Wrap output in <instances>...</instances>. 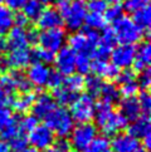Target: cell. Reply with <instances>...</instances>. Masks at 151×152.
<instances>
[{
    "instance_id": "6da1fadb",
    "label": "cell",
    "mask_w": 151,
    "mask_h": 152,
    "mask_svg": "<svg viewBox=\"0 0 151 152\" xmlns=\"http://www.w3.org/2000/svg\"><path fill=\"white\" fill-rule=\"evenodd\" d=\"M95 119L105 137H113L126 128L127 121L108 103L100 101L95 107Z\"/></svg>"
},
{
    "instance_id": "f5cc1de1",
    "label": "cell",
    "mask_w": 151,
    "mask_h": 152,
    "mask_svg": "<svg viewBox=\"0 0 151 152\" xmlns=\"http://www.w3.org/2000/svg\"><path fill=\"white\" fill-rule=\"evenodd\" d=\"M29 20L26 19V17L23 13H18L17 15H14V24L15 26H19V28H25L28 25Z\"/></svg>"
},
{
    "instance_id": "7dc6e473",
    "label": "cell",
    "mask_w": 151,
    "mask_h": 152,
    "mask_svg": "<svg viewBox=\"0 0 151 152\" xmlns=\"http://www.w3.org/2000/svg\"><path fill=\"white\" fill-rule=\"evenodd\" d=\"M0 87L5 91V92H8L9 94H14L15 92V87H14V83H13V79L12 77H10V74L9 73H5L3 75H0Z\"/></svg>"
},
{
    "instance_id": "ffe728a7",
    "label": "cell",
    "mask_w": 151,
    "mask_h": 152,
    "mask_svg": "<svg viewBox=\"0 0 151 152\" xmlns=\"http://www.w3.org/2000/svg\"><path fill=\"white\" fill-rule=\"evenodd\" d=\"M150 62H151V47L149 42H141L137 48H135V59L132 66L137 72H142V70L149 68Z\"/></svg>"
},
{
    "instance_id": "6125c7cd",
    "label": "cell",
    "mask_w": 151,
    "mask_h": 152,
    "mask_svg": "<svg viewBox=\"0 0 151 152\" xmlns=\"http://www.w3.org/2000/svg\"><path fill=\"white\" fill-rule=\"evenodd\" d=\"M1 1H3V0H0V5H1Z\"/></svg>"
},
{
    "instance_id": "74e56055",
    "label": "cell",
    "mask_w": 151,
    "mask_h": 152,
    "mask_svg": "<svg viewBox=\"0 0 151 152\" xmlns=\"http://www.w3.org/2000/svg\"><path fill=\"white\" fill-rule=\"evenodd\" d=\"M123 15V8L121 4H116V5H111V8H107L106 12L103 14V18L107 21H111V23H113V21H116L118 18H121Z\"/></svg>"
},
{
    "instance_id": "44dd1931",
    "label": "cell",
    "mask_w": 151,
    "mask_h": 152,
    "mask_svg": "<svg viewBox=\"0 0 151 152\" xmlns=\"http://www.w3.org/2000/svg\"><path fill=\"white\" fill-rule=\"evenodd\" d=\"M7 44H8V52L13 49H20V48H28V42H26L25 29L14 26L7 33Z\"/></svg>"
},
{
    "instance_id": "484cf974",
    "label": "cell",
    "mask_w": 151,
    "mask_h": 152,
    "mask_svg": "<svg viewBox=\"0 0 151 152\" xmlns=\"http://www.w3.org/2000/svg\"><path fill=\"white\" fill-rule=\"evenodd\" d=\"M9 74H10V77H12V79H13L15 91H19L20 93L32 91V84L29 83L28 78H26V74L23 72V70L14 69Z\"/></svg>"
},
{
    "instance_id": "4316f807",
    "label": "cell",
    "mask_w": 151,
    "mask_h": 152,
    "mask_svg": "<svg viewBox=\"0 0 151 152\" xmlns=\"http://www.w3.org/2000/svg\"><path fill=\"white\" fill-rule=\"evenodd\" d=\"M14 25L13 10L0 5V37H4Z\"/></svg>"
},
{
    "instance_id": "60d3db41",
    "label": "cell",
    "mask_w": 151,
    "mask_h": 152,
    "mask_svg": "<svg viewBox=\"0 0 151 152\" xmlns=\"http://www.w3.org/2000/svg\"><path fill=\"white\" fill-rule=\"evenodd\" d=\"M117 83L122 86V84H126V83H131L136 80V72L131 68H127V69H122L120 70V73L117 75Z\"/></svg>"
},
{
    "instance_id": "9f6ffc18",
    "label": "cell",
    "mask_w": 151,
    "mask_h": 152,
    "mask_svg": "<svg viewBox=\"0 0 151 152\" xmlns=\"http://www.w3.org/2000/svg\"><path fill=\"white\" fill-rule=\"evenodd\" d=\"M0 152H10V148H9V145L4 141H0Z\"/></svg>"
},
{
    "instance_id": "d6a6232c",
    "label": "cell",
    "mask_w": 151,
    "mask_h": 152,
    "mask_svg": "<svg viewBox=\"0 0 151 152\" xmlns=\"http://www.w3.org/2000/svg\"><path fill=\"white\" fill-rule=\"evenodd\" d=\"M84 152H112L110 141L105 136H97Z\"/></svg>"
},
{
    "instance_id": "2e32d148",
    "label": "cell",
    "mask_w": 151,
    "mask_h": 152,
    "mask_svg": "<svg viewBox=\"0 0 151 152\" xmlns=\"http://www.w3.org/2000/svg\"><path fill=\"white\" fill-rule=\"evenodd\" d=\"M7 61L9 64V68L23 70L24 68H28L32 64V50L29 48H20V49L9 50Z\"/></svg>"
},
{
    "instance_id": "ac0fdd59",
    "label": "cell",
    "mask_w": 151,
    "mask_h": 152,
    "mask_svg": "<svg viewBox=\"0 0 151 152\" xmlns=\"http://www.w3.org/2000/svg\"><path fill=\"white\" fill-rule=\"evenodd\" d=\"M91 70L101 79L105 78L110 82L116 80L118 73H120V69L116 68L112 63H108L107 61H97V59H95L91 64Z\"/></svg>"
},
{
    "instance_id": "91938a15",
    "label": "cell",
    "mask_w": 151,
    "mask_h": 152,
    "mask_svg": "<svg viewBox=\"0 0 151 152\" xmlns=\"http://www.w3.org/2000/svg\"><path fill=\"white\" fill-rule=\"evenodd\" d=\"M37 1H39L40 4H51L54 1V0H37Z\"/></svg>"
},
{
    "instance_id": "b9f144b4",
    "label": "cell",
    "mask_w": 151,
    "mask_h": 152,
    "mask_svg": "<svg viewBox=\"0 0 151 152\" xmlns=\"http://www.w3.org/2000/svg\"><path fill=\"white\" fill-rule=\"evenodd\" d=\"M139 86L135 82L131 83H126V84H122L118 87V91H120V94L123 97V98H130V97H135L139 93Z\"/></svg>"
},
{
    "instance_id": "4dcf8cb0",
    "label": "cell",
    "mask_w": 151,
    "mask_h": 152,
    "mask_svg": "<svg viewBox=\"0 0 151 152\" xmlns=\"http://www.w3.org/2000/svg\"><path fill=\"white\" fill-rule=\"evenodd\" d=\"M21 9H23V14L25 15L26 19H28L29 21L30 20H37L38 17L40 15L42 10H43V4L37 1V0H28Z\"/></svg>"
},
{
    "instance_id": "83f0119b",
    "label": "cell",
    "mask_w": 151,
    "mask_h": 152,
    "mask_svg": "<svg viewBox=\"0 0 151 152\" xmlns=\"http://www.w3.org/2000/svg\"><path fill=\"white\" fill-rule=\"evenodd\" d=\"M133 23L136 24L140 29H141L144 33L147 31L151 24V10L149 7H145L142 9H140L139 12L133 13Z\"/></svg>"
},
{
    "instance_id": "db71d44e",
    "label": "cell",
    "mask_w": 151,
    "mask_h": 152,
    "mask_svg": "<svg viewBox=\"0 0 151 152\" xmlns=\"http://www.w3.org/2000/svg\"><path fill=\"white\" fill-rule=\"evenodd\" d=\"M9 69V64L7 61V57L4 54H0V75H3L8 72Z\"/></svg>"
},
{
    "instance_id": "1f68e13d",
    "label": "cell",
    "mask_w": 151,
    "mask_h": 152,
    "mask_svg": "<svg viewBox=\"0 0 151 152\" xmlns=\"http://www.w3.org/2000/svg\"><path fill=\"white\" fill-rule=\"evenodd\" d=\"M56 54L49 50H45L43 48H37V49L32 50V63H42V64H51L54 62Z\"/></svg>"
},
{
    "instance_id": "7c38bea8",
    "label": "cell",
    "mask_w": 151,
    "mask_h": 152,
    "mask_svg": "<svg viewBox=\"0 0 151 152\" xmlns=\"http://www.w3.org/2000/svg\"><path fill=\"white\" fill-rule=\"evenodd\" d=\"M56 107L57 103L52 94L48 92H40L38 96H35V101L30 111L37 119H44Z\"/></svg>"
},
{
    "instance_id": "5bb4252c",
    "label": "cell",
    "mask_w": 151,
    "mask_h": 152,
    "mask_svg": "<svg viewBox=\"0 0 151 152\" xmlns=\"http://www.w3.org/2000/svg\"><path fill=\"white\" fill-rule=\"evenodd\" d=\"M37 25L38 28L42 30H51V29H57V28H62L63 25V20L61 14L58 13V10L56 8L48 7V8H43L40 15L38 17Z\"/></svg>"
},
{
    "instance_id": "94428289",
    "label": "cell",
    "mask_w": 151,
    "mask_h": 152,
    "mask_svg": "<svg viewBox=\"0 0 151 152\" xmlns=\"http://www.w3.org/2000/svg\"><path fill=\"white\" fill-rule=\"evenodd\" d=\"M136 152H146V151H145V150H144V148H142V147H141V148H140V150H137V151H136Z\"/></svg>"
},
{
    "instance_id": "ba28073f",
    "label": "cell",
    "mask_w": 151,
    "mask_h": 152,
    "mask_svg": "<svg viewBox=\"0 0 151 152\" xmlns=\"http://www.w3.org/2000/svg\"><path fill=\"white\" fill-rule=\"evenodd\" d=\"M66 39H67L66 31L62 28L43 30L42 33H39V37H38V44L43 49L49 50L56 54L58 50H61L63 48Z\"/></svg>"
},
{
    "instance_id": "52a82bcc",
    "label": "cell",
    "mask_w": 151,
    "mask_h": 152,
    "mask_svg": "<svg viewBox=\"0 0 151 152\" xmlns=\"http://www.w3.org/2000/svg\"><path fill=\"white\" fill-rule=\"evenodd\" d=\"M71 146L77 152H84L97 137V127L93 123H79L71 132Z\"/></svg>"
},
{
    "instance_id": "d6986e66",
    "label": "cell",
    "mask_w": 151,
    "mask_h": 152,
    "mask_svg": "<svg viewBox=\"0 0 151 152\" xmlns=\"http://www.w3.org/2000/svg\"><path fill=\"white\" fill-rule=\"evenodd\" d=\"M151 131V122L149 115H141L137 119H135L133 122L128 126V134H131L132 137L136 140H144L150 136Z\"/></svg>"
},
{
    "instance_id": "f6af8a7d",
    "label": "cell",
    "mask_w": 151,
    "mask_h": 152,
    "mask_svg": "<svg viewBox=\"0 0 151 152\" xmlns=\"http://www.w3.org/2000/svg\"><path fill=\"white\" fill-rule=\"evenodd\" d=\"M47 151L48 152H71L72 146L67 138H59V140H56L54 143L52 145V147Z\"/></svg>"
},
{
    "instance_id": "603a6c76",
    "label": "cell",
    "mask_w": 151,
    "mask_h": 152,
    "mask_svg": "<svg viewBox=\"0 0 151 152\" xmlns=\"http://www.w3.org/2000/svg\"><path fill=\"white\" fill-rule=\"evenodd\" d=\"M100 97L101 101L105 103H108V104H115V103L121 101V94L120 91H118V86L115 84L113 82H106L103 83L100 92Z\"/></svg>"
},
{
    "instance_id": "681fc988",
    "label": "cell",
    "mask_w": 151,
    "mask_h": 152,
    "mask_svg": "<svg viewBox=\"0 0 151 152\" xmlns=\"http://www.w3.org/2000/svg\"><path fill=\"white\" fill-rule=\"evenodd\" d=\"M13 102V96L5 92L1 87H0V107H9Z\"/></svg>"
},
{
    "instance_id": "ab89813d",
    "label": "cell",
    "mask_w": 151,
    "mask_h": 152,
    "mask_svg": "<svg viewBox=\"0 0 151 152\" xmlns=\"http://www.w3.org/2000/svg\"><path fill=\"white\" fill-rule=\"evenodd\" d=\"M145 7H149V0H125L122 8L128 13H136Z\"/></svg>"
},
{
    "instance_id": "680465c9",
    "label": "cell",
    "mask_w": 151,
    "mask_h": 152,
    "mask_svg": "<svg viewBox=\"0 0 151 152\" xmlns=\"http://www.w3.org/2000/svg\"><path fill=\"white\" fill-rule=\"evenodd\" d=\"M23 152H42V151H39V150H37V148H34V147H28L26 150H24Z\"/></svg>"
},
{
    "instance_id": "836d02e7",
    "label": "cell",
    "mask_w": 151,
    "mask_h": 152,
    "mask_svg": "<svg viewBox=\"0 0 151 152\" xmlns=\"http://www.w3.org/2000/svg\"><path fill=\"white\" fill-rule=\"evenodd\" d=\"M84 24L87 25V28L91 30H101V29H105L106 26V20L103 18V15L101 14H93V13H89L87 14L84 20Z\"/></svg>"
},
{
    "instance_id": "8992f818",
    "label": "cell",
    "mask_w": 151,
    "mask_h": 152,
    "mask_svg": "<svg viewBox=\"0 0 151 152\" xmlns=\"http://www.w3.org/2000/svg\"><path fill=\"white\" fill-rule=\"evenodd\" d=\"M95 98L89 94H79L78 98L71 104V116L78 123H89L95 118Z\"/></svg>"
},
{
    "instance_id": "7a4b0ae2",
    "label": "cell",
    "mask_w": 151,
    "mask_h": 152,
    "mask_svg": "<svg viewBox=\"0 0 151 152\" xmlns=\"http://www.w3.org/2000/svg\"><path fill=\"white\" fill-rule=\"evenodd\" d=\"M58 13L61 14L63 24L71 31H79L83 28L87 17V7L84 0H57Z\"/></svg>"
},
{
    "instance_id": "9a60e30c",
    "label": "cell",
    "mask_w": 151,
    "mask_h": 152,
    "mask_svg": "<svg viewBox=\"0 0 151 152\" xmlns=\"http://www.w3.org/2000/svg\"><path fill=\"white\" fill-rule=\"evenodd\" d=\"M51 69L45 64L42 63H32L26 70V78H28L29 83L38 88H43L47 86L48 77H49Z\"/></svg>"
},
{
    "instance_id": "7bdbcfd3",
    "label": "cell",
    "mask_w": 151,
    "mask_h": 152,
    "mask_svg": "<svg viewBox=\"0 0 151 152\" xmlns=\"http://www.w3.org/2000/svg\"><path fill=\"white\" fill-rule=\"evenodd\" d=\"M86 7H87V10H89V13L101 15H103L106 9L108 8L105 0H89L88 4H86Z\"/></svg>"
},
{
    "instance_id": "8fae6325",
    "label": "cell",
    "mask_w": 151,
    "mask_h": 152,
    "mask_svg": "<svg viewBox=\"0 0 151 152\" xmlns=\"http://www.w3.org/2000/svg\"><path fill=\"white\" fill-rule=\"evenodd\" d=\"M54 64L57 72L61 73L63 77L74 74L76 72V53L69 47H63L61 50L57 52L54 57Z\"/></svg>"
},
{
    "instance_id": "cb8c5ba5",
    "label": "cell",
    "mask_w": 151,
    "mask_h": 152,
    "mask_svg": "<svg viewBox=\"0 0 151 152\" xmlns=\"http://www.w3.org/2000/svg\"><path fill=\"white\" fill-rule=\"evenodd\" d=\"M20 117L21 116H13L10 123L0 131V138H1L4 142L5 141L9 142V141H12L13 138H15L19 134H25V133H23V131H21V128H20Z\"/></svg>"
},
{
    "instance_id": "7402d4cb",
    "label": "cell",
    "mask_w": 151,
    "mask_h": 152,
    "mask_svg": "<svg viewBox=\"0 0 151 152\" xmlns=\"http://www.w3.org/2000/svg\"><path fill=\"white\" fill-rule=\"evenodd\" d=\"M35 93L34 92H24V93L18 94L15 98H13L12 106L13 110L18 113V115H24V113L29 112L33 107V103L35 101Z\"/></svg>"
},
{
    "instance_id": "f35d334b",
    "label": "cell",
    "mask_w": 151,
    "mask_h": 152,
    "mask_svg": "<svg viewBox=\"0 0 151 152\" xmlns=\"http://www.w3.org/2000/svg\"><path fill=\"white\" fill-rule=\"evenodd\" d=\"M37 126H38V119L33 115L20 117V128H21V131H23V133L26 134V133L32 132Z\"/></svg>"
},
{
    "instance_id": "d4e9b609",
    "label": "cell",
    "mask_w": 151,
    "mask_h": 152,
    "mask_svg": "<svg viewBox=\"0 0 151 152\" xmlns=\"http://www.w3.org/2000/svg\"><path fill=\"white\" fill-rule=\"evenodd\" d=\"M77 93H74V92L69 91L67 88H64L63 86H61L59 88L54 89L53 91V94L52 97L54 98L56 103H58V104H61V107H66V106H71L72 103L78 98Z\"/></svg>"
},
{
    "instance_id": "e0dca14e",
    "label": "cell",
    "mask_w": 151,
    "mask_h": 152,
    "mask_svg": "<svg viewBox=\"0 0 151 152\" xmlns=\"http://www.w3.org/2000/svg\"><path fill=\"white\" fill-rule=\"evenodd\" d=\"M118 113L128 122H133L135 119H137L140 116L142 115L141 110H140L139 102L136 99V97H130V98H123L120 101L118 104Z\"/></svg>"
},
{
    "instance_id": "11a10c76",
    "label": "cell",
    "mask_w": 151,
    "mask_h": 152,
    "mask_svg": "<svg viewBox=\"0 0 151 152\" xmlns=\"http://www.w3.org/2000/svg\"><path fill=\"white\" fill-rule=\"evenodd\" d=\"M4 52H8L7 39H5L4 37H0V54H3Z\"/></svg>"
},
{
    "instance_id": "f1b7e54d",
    "label": "cell",
    "mask_w": 151,
    "mask_h": 152,
    "mask_svg": "<svg viewBox=\"0 0 151 152\" xmlns=\"http://www.w3.org/2000/svg\"><path fill=\"white\" fill-rule=\"evenodd\" d=\"M62 86L64 88L79 94L84 88V78H83V75H81V74H71L63 79Z\"/></svg>"
},
{
    "instance_id": "8d00e7d4",
    "label": "cell",
    "mask_w": 151,
    "mask_h": 152,
    "mask_svg": "<svg viewBox=\"0 0 151 152\" xmlns=\"http://www.w3.org/2000/svg\"><path fill=\"white\" fill-rule=\"evenodd\" d=\"M9 148L13 150L14 152H23L24 150L28 148V137L26 134H19L12 141H9Z\"/></svg>"
},
{
    "instance_id": "f546056e",
    "label": "cell",
    "mask_w": 151,
    "mask_h": 152,
    "mask_svg": "<svg viewBox=\"0 0 151 152\" xmlns=\"http://www.w3.org/2000/svg\"><path fill=\"white\" fill-rule=\"evenodd\" d=\"M103 83H105L103 80L100 77H97V75L95 74L88 75L87 78H84V88L87 89V94L93 97V98L95 97H98Z\"/></svg>"
},
{
    "instance_id": "bcb514c9",
    "label": "cell",
    "mask_w": 151,
    "mask_h": 152,
    "mask_svg": "<svg viewBox=\"0 0 151 152\" xmlns=\"http://www.w3.org/2000/svg\"><path fill=\"white\" fill-rule=\"evenodd\" d=\"M63 79H64V77L61 73H58L57 70H51L49 77H48L47 87L48 88H51L52 91H54V89L59 88V87L63 84Z\"/></svg>"
},
{
    "instance_id": "277c9868",
    "label": "cell",
    "mask_w": 151,
    "mask_h": 152,
    "mask_svg": "<svg viewBox=\"0 0 151 152\" xmlns=\"http://www.w3.org/2000/svg\"><path fill=\"white\" fill-rule=\"evenodd\" d=\"M112 31L116 37V40L121 44L133 45L135 43H139L144 39V31L133 23L130 17L122 15L116 21H113Z\"/></svg>"
},
{
    "instance_id": "5b68a950",
    "label": "cell",
    "mask_w": 151,
    "mask_h": 152,
    "mask_svg": "<svg viewBox=\"0 0 151 152\" xmlns=\"http://www.w3.org/2000/svg\"><path fill=\"white\" fill-rule=\"evenodd\" d=\"M44 122L53 133L59 136V138H66L74 128V121L71 113L64 107H56L44 118Z\"/></svg>"
},
{
    "instance_id": "ee69618b",
    "label": "cell",
    "mask_w": 151,
    "mask_h": 152,
    "mask_svg": "<svg viewBox=\"0 0 151 152\" xmlns=\"http://www.w3.org/2000/svg\"><path fill=\"white\" fill-rule=\"evenodd\" d=\"M136 83L139 86V88H141V91L149 89V87L151 84V72L149 68L140 72V74L136 75Z\"/></svg>"
},
{
    "instance_id": "4fadbf2b",
    "label": "cell",
    "mask_w": 151,
    "mask_h": 152,
    "mask_svg": "<svg viewBox=\"0 0 151 152\" xmlns=\"http://www.w3.org/2000/svg\"><path fill=\"white\" fill-rule=\"evenodd\" d=\"M112 152H136L141 148L140 141L127 132H120L110 141Z\"/></svg>"
},
{
    "instance_id": "9c48e42d",
    "label": "cell",
    "mask_w": 151,
    "mask_h": 152,
    "mask_svg": "<svg viewBox=\"0 0 151 152\" xmlns=\"http://www.w3.org/2000/svg\"><path fill=\"white\" fill-rule=\"evenodd\" d=\"M56 141V134L45 124H38L32 132L28 133V143L39 151H47Z\"/></svg>"
},
{
    "instance_id": "3957f363",
    "label": "cell",
    "mask_w": 151,
    "mask_h": 152,
    "mask_svg": "<svg viewBox=\"0 0 151 152\" xmlns=\"http://www.w3.org/2000/svg\"><path fill=\"white\" fill-rule=\"evenodd\" d=\"M100 43V34L96 30L84 29L82 31H76L68 38L69 48L76 54H83L89 58L93 57L95 50Z\"/></svg>"
},
{
    "instance_id": "d590c367",
    "label": "cell",
    "mask_w": 151,
    "mask_h": 152,
    "mask_svg": "<svg viewBox=\"0 0 151 152\" xmlns=\"http://www.w3.org/2000/svg\"><path fill=\"white\" fill-rule=\"evenodd\" d=\"M136 99L139 102V106L142 115H149V112L151 110V96L149 93V91H140Z\"/></svg>"
},
{
    "instance_id": "f907efd6",
    "label": "cell",
    "mask_w": 151,
    "mask_h": 152,
    "mask_svg": "<svg viewBox=\"0 0 151 152\" xmlns=\"http://www.w3.org/2000/svg\"><path fill=\"white\" fill-rule=\"evenodd\" d=\"M25 35H26V42L28 44H37L38 43V37H39V31L34 28H30L28 30H25Z\"/></svg>"
},
{
    "instance_id": "6f0895ef",
    "label": "cell",
    "mask_w": 151,
    "mask_h": 152,
    "mask_svg": "<svg viewBox=\"0 0 151 152\" xmlns=\"http://www.w3.org/2000/svg\"><path fill=\"white\" fill-rule=\"evenodd\" d=\"M106 3H110L111 5H116V4H121L122 0H105Z\"/></svg>"
},
{
    "instance_id": "816d5d0a",
    "label": "cell",
    "mask_w": 151,
    "mask_h": 152,
    "mask_svg": "<svg viewBox=\"0 0 151 152\" xmlns=\"http://www.w3.org/2000/svg\"><path fill=\"white\" fill-rule=\"evenodd\" d=\"M4 1L7 4V8L10 10H19L24 7L28 0H4Z\"/></svg>"
},
{
    "instance_id": "c3c4849f",
    "label": "cell",
    "mask_w": 151,
    "mask_h": 152,
    "mask_svg": "<svg viewBox=\"0 0 151 152\" xmlns=\"http://www.w3.org/2000/svg\"><path fill=\"white\" fill-rule=\"evenodd\" d=\"M13 118V113L8 107H0V131L10 123Z\"/></svg>"
},
{
    "instance_id": "30bf717a",
    "label": "cell",
    "mask_w": 151,
    "mask_h": 152,
    "mask_svg": "<svg viewBox=\"0 0 151 152\" xmlns=\"http://www.w3.org/2000/svg\"><path fill=\"white\" fill-rule=\"evenodd\" d=\"M111 63L118 69L131 68L135 59V47L127 44H120L115 47L110 53Z\"/></svg>"
},
{
    "instance_id": "e575fe53",
    "label": "cell",
    "mask_w": 151,
    "mask_h": 152,
    "mask_svg": "<svg viewBox=\"0 0 151 152\" xmlns=\"http://www.w3.org/2000/svg\"><path fill=\"white\" fill-rule=\"evenodd\" d=\"M91 64L92 61L89 57L83 54H76V70H78L81 75L88 74L91 72Z\"/></svg>"
},
{
    "instance_id": "be15d7a7",
    "label": "cell",
    "mask_w": 151,
    "mask_h": 152,
    "mask_svg": "<svg viewBox=\"0 0 151 152\" xmlns=\"http://www.w3.org/2000/svg\"><path fill=\"white\" fill-rule=\"evenodd\" d=\"M47 152H48V151H47Z\"/></svg>"
}]
</instances>
